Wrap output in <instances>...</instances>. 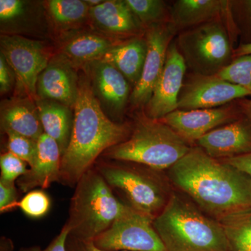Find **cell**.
Segmentation results:
<instances>
[{
  "mask_svg": "<svg viewBox=\"0 0 251 251\" xmlns=\"http://www.w3.org/2000/svg\"><path fill=\"white\" fill-rule=\"evenodd\" d=\"M169 177L216 221L251 210V176L199 147L170 168Z\"/></svg>",
  "mask_w": 251,
  "mask_h": 251,
  "instance_id": "1",
  "label": "cell"
},
{
  "mask_svg": "<svg viewBox=\"0 0 251 251\" xmlns=\"http://www.w3.org/2000/svg\"><path fill=\"white\" fill-rule=\"evenodd\" d=\"M70 142L62 158L60 182L75 186L99 155L125 141L129 129L104 114L87 79L79 81Z\"/></svg>",
  "mask_w": 251,
  "mask_h": 251,
  "instance_id": "2",
  "label": "cell"
},
{
  "mask_svg": "<svg viewBox=\"0 0 251 251\" xmlns=\"http://www.w3.org/2000/svg\"><path fill=\"white\" fill-rule=\"evenodd\" d=\"M153 226L168 251H229L221 223L178 195L168 198Z\"/></svg>",
  "mask_w": 251,
  "mask_h": 251,
  "instance_id": "3",
  "label": "cell"
},
{
  "mask_svg": "<svg viewBox=\"0 0 251 251\" xmlns=\"http://www.w3.org/2000/svg\"><path fill=\"white\" fill-rule=\"evenodd\" d=\"M126 206L115 197L97 168H91L75 185L66 224L69 236L94 241L112 226Z\"/></svg>",
  "mask_w": 251,
  "mask_h": 251,
  "instance_id": "4",
  "label": "cell"
},
{
  "mask_svg": "<svg viewBox=\"0 0 251 251\" xmlns=\"http://www.w3.org/2000/svg\"><path fill=\"white\" fill-rule=\"evenodd\" d=\"M191 150L188 143L161 120L143 118L129 138L108 149L105 156L154 171L170 169Z\"/></svg>",
  "mask_w": 251,
  "mask_h": 251,
  "instance_id": "5",
  "label": "cell"
},
{
  "mask_svg": "<svg viewBox=\"0 0 251 251\" xmlns=\"http://www.w3.org/2000/svg\"><path fill=\"white\" fill-rule=\"evenodd\" d=\"M179 51L197 75H216L232 61L229 36L221 21L195 26L179 37Z\"/></svg>",
  "mask_w": 251,
  "mask_h": 251,
  "instance_id": "6",
  "label": "cell"
},
{
  "mask_svg": "<svg viewBox=\"0 0 251 251\" xmlns=\"http://www.w3.org/2000/svg\"><path fill=\"white\" fill-rule=\"evenodd\" d=\"M112 190L122 193L128 205L153 220L166 206V191L155 175L117 162H103L97 167Z\"/></svg>",
  "mask_w": 251,
  "mask_h": 251,
  "instance_id": "7",
  "label": "cell"
},
{
  "mask_svg": "<svg viewBox=\"0 0 251 251\" xmlns=\"http://www.w3.org/2000/svg\"><path fill=\"white\" fill-rule=\"evenodd\" d=\"M153 221L127 205L112 226L93 242L105 251H168Z\"/></svg>",
  "mask_w": 251,
  "mask_h": 251,
  "instance_id": "8",
  "label": "cell"
},
{
  "mask_svg": "<svg viewBox=\"0 0 251 251\" xmlns=\"http://www.w3.org/2000/svg\"><path fill=\"white\" fill-rule=\"evenodd\" d=\"M1 54L14 73L18 89L34 98L38 78L50 62L44 46L39 41L16 34H4L0 39Z\"/></svg>",
  "mask_w": 251,
  "mask_h": 251,
  "instance_id": "9",
  "label": "cell"
},
{
  "mask_svg": "<svg viewBox=\"0 0 251 251\" xmlns=\"http://www.w3.org/2000/svg\"><path fill=\"white\" fill-rule=\"evenodd\" d=\"M176 31V28L172 23H156L149 28L146 35L148 52L143 73L130 96L133 105H145L151 99L153 89L164 67L168 48Z\"/></svg>",
  "mask_w": 251,
  "mask_h": 251,
  "instance_id": "10",
  "label": "cell"
},
{
  "mask_svg": "<svg viewBox=\"0 0 251 251\" xmlns=\"http://www.w3.org/2000/svg\"><path fill=\"white\" fill-rule=\"evenodd\" d=\"M251 95L250 89L230 83L216 75H196L181 89L178 109H211Z\"/></svg>",
  "mask_w": 251,
  "mask_h": 251,
  "instance_id": "11",
  "label": "cell"
},
{
  "mask_svg": "<svg viewBox=\"0 0 251 251\" xmlns=\"http://www.w3.org/2000/svg\"><path fill=\"white\" fill-rule=\"evenodd\" d=\"M186 64L176 44L170 45L164 67L157 81L152 96L147 104L150 118L161 120L178 109Z\"/></svg>",
  "mask_w": 251,
  "mask_h": 251,
  "instance_id": "12",
  "label": "cell"
},
{
  "mask_svg": "<svg viewBox=\"0 0 251 251\" xmlns=\"http://www.w3.org/2000/svg\"><path fill=\"white\" fill-rule=\"evenodd\" d=\"M240 109L227 108L175 110L161 119V121L183 138L187 143L197 142L206 133L226 122L242 117Z\"/></svg>",
  "mask_w": 251,
  "mask_h": 251,
  "instance_id": "13",
  "label": "cell"
},
{
  "mask_svg": "<svg viewBox=\"0 0 251 251\" xmlns=\"http://www.w3.org/2000/svg\"><path fill=\"white\" fill-rule=\"evenodd\" d=\"M197 143L204 152L216 159H228L251 153V121L243 115L206 133Z\"/></svg>",
  "mask_w": 251,
  "mask_h": 251,
  "instance_id": "14",
  "label": "cell"
},
{
  "mask_svg": "<svg viewBox=\"0 0 251 251\" xmlns=\"http://www.w3.org/2000/svg\"><path fill=\"white\" fill-rule=\"evenodd\" d=\"M79 82L73 66L61 55L50 61L38 78L36 92L40 99L54 100L72 108L78 96Z\"/></svg>",
  "mask_w": 251,
  "mask_h": 251,
  "instance_id": "15",
  "label": "cell"
},
{
  "mask_svg": "<svg viewBox=\"0 0 251 251\" xmlns=\"http://www.w3.org/2000/svg\"><path fill=\"white\" fill-rule=\"evenodd\" d=\"M62 158L57 142L43 133L37 140L35 161L27 173L18 179V188L28 193L35 188H49L52 183L60 182Z\"/></svg>",
  "mask_w": 251,
  "mask_h": 251,
  "instance_id": "16",
  "label": "cell"
},
{
  "mask_svg": "<svg viewBox=\"0 0 251 251\" xmlns=\"http://www.w3.org/2000/svg\"><path fill=\"white\" fill-rule=\"evenodd\" d=\"M1 128L37 141L44 133L36 105L30 98L9 100L1 109Z\"/></svg>",
  "mask_w": 251,
  "mask_h": 251,
  "instance_id": "17",
  "label": "cell"
},
{
  "mask_svg": "<svg viewBox=\"0 0 251 251\" xmlns=\"http://www.w3.org/2000/svg\"><path fill=\"white\" fill-rule=\"evenodd\" d=\"M89 16L99 29L109 34H133L141 29V22L126 1H103L90 7Z\"/></svg>",
  "mask_w": 251,
  "mask_h": 251,
  "instance_id": "18",
  "label": "cell"
},
{
  "mask_svg": "<svg viewBox=\"0 0 251 251\" xmlns=\"http://www.w3.org/2000/svg\"><path fill=\"white\" fill-rule=\"evenodd\" d=\"M92 64L94 87L99 97L112 111L121 112L129 96L128 80L108 63L99 60Z\"/></svg>",
  "mask_w": 251,
  "mask_h": 251,
  "instance_id": "19",
  "label": "cell"
},
{
  "mask_svg": "<svg viewBox=\"0 0 251 251\" xmlns=\"http://www.w3.org/2000/svg\"><path fill=\"white\" fill-rule=\"evenodd\" d=\"M36 105L44 133L57 142L63 156L69 146L74 125L71 108L47 99H39Z\"/></svg>",
  "mask_w": 251,
  "mask_h": 251,
  "instance_id": "20",
  "label": "cell"
},
{
  "mask_svg": "<svg viewBox=\"0 0 251 251\" xmlns=\"http://www.w3.org/2000/svg\"><path fill=\"white\" fill-rule=\"evenodd\" d=\"M147 52L146 40L135 38L122 44H117L100 60L116 68L127 80L136 85L143 73Z\"/></svg>",
  "mask_w": 251,
  "mask_h": 251,
  "instance_id": "21",
  "label": "cell"
},
{
  "mask_svg": "<svg viewBox=\"0 0 251 251\" xmlns=\"http://www.w3.org/2000/svg\"><path fill=\"white\" fill-rule=\"evenodd\" d=\"M117 44L105 36L94 33H81L71 37L62 47V55L72 66L100 60Z\"/></svg>",
  "mask_w": 251,
  "mask_h": 251,
  "instance_id": "22",
  "label": "cell"
},
{
  "mask_svg": "<svg viewBox=\"0 0 251 251\" xmlns=\"http://www.w3.org/2000/svg\"><path fill=\"white\" fill-rule=\"evenodd\" d=\"M226 3L218 0H179L172 8L171 23L177 29L209 22L221 14Z\"/></svg>",
  "mask_w": 251,
  "mask_h": 251,
  "instance_id": "23",
  "label": "cell"
},
{
  "mask_svg": "<svg viewBox=\"0 0 251 251\" xmlns=\"http://www.w3.org/2000/svg\"><path fill=\"white\" fill-rule=\"evenodd\" d=\"M224 227L229 251H251V210L219 221Z\"/></svg>",
  "mask_w": 251,
  "mask_h": 251,
  "instance_id": "24",
  "label": "cell"
},
{
  "mask_svg": "<svg viewBox=\"0 0 251 251\" xmlns=\"http://www.w3.org/2000/svg\"><path fill=\"white\" fill-rule=\"evenodd\" d=\"M48 4L54 22L63 27L82 22L90 9L85 1L80 0H50Z\"/></svg>",
  "mask_w": 251,
  "mask_h": 251,
  "instance_id": "25",
  "label": "cell"
},
{
  "mask_svg": "<svg viewBox=\"0 0 251 251\" xmlns=\"http://www.w3.org/2000/svg\"><path fill=\"white\" fill-rule=\"evenodd\" d=\"M216 75L230 83L251 90V54L236 57Z\"/></svg>",
  "mask_w": 251,
  "mask_h": 251,
  "instance_id": "26",
  "label": "cell"
},
{
  "mask_svg": "<svg viewBox=\"0 0 251 251\" xmlns=\"http://www.w3.org/2000/svg\"><path fill=\"white\" fill-rule=\"evenodd\" d=\"M142 24H156L166 12L164 1L160 0H125Z\"/></svg>",
  "mask_w": 251,
  "mask_h": 251,
  "instance_id": "27",
  "label": "cell"
},
{
  "mask_svg": "<svg viewBox=\"0 0 251 251\" xmlns=\"http://www.w3.org/2000/svg\"><path fill=\"white\" fill-rule=\"evenodd\" d=\"M50 204L47 193L41 190H32L18 202L17 207L29 217L40 218L49 212Z\"/></svg>",
  "mask_w": 251,
  "mask_h": 251,
  "instance_id": "28",
  "label": "cell"
},
{
  "mask_svg": "<svg viewBox=\"0 0 251 251\" xmlns=\"http://www.w3.org/2000/svg\"><path fill=\"white\" fill-rule=\"evenodd\" d=\"M6 135L9 152L26 162L29 166H32L37 153V141L11 132Z\"/></svg>",
  "mask_w": 251,
  "mask_h": 251,
  "instance_id": "29",
  "label": "cell"
},
{
  "mask_svg": "<svg viewBox=\"0 0 251 251\" xmlns=\"http://www.w3.org/2000/svg\"><path fill=\"white\" fill-rule=\"evenodd\" d=\"M27 163L11 152L3 153L0 157V179L15 182L28 171Z\"/></svg>",
  "mask_w": 251,
  "mask_h": 251,
  "instance_id": "30",
  "label": "cell"
},
{
  "mask_svg": "<svg viewBox=\"0 0 251 251\" xmlns=\"http://www.w3.org/2000/svg\"><path fill=\"white\" fill-rule=\"evenodd\" d=\"M29 3L21 0H1L0 20L1 28L15 24L25 16Z\"/></svg>",
  "mask_w": 251,
  "mask_h": 251,
  "instance_id": "31",
  "label": "cell"
},
{
  "mask_svg": "<svg viewBox=\"0 0 251 251\" xmlns=\"http://www.w3.org/2000/svg\"><path fill=\"white\" fill-rule=\"evenodd\" d=\"M14 183L0 179V211L1 214L17 207V191Z\"/></svg>",
  "mask_w": 251,
  "mask_h": 251,
  "instance_id": "32",
  "label": "cell"
},
{
  "mask_svg": "<svg viewBox=\"0 0 251 251\" xmlns=\"http://www.w3.org/2000/svg\"><path fill=\"white\" fill-rule=\"evenodd\" d=\"M69 234V229L67 224L64 225L58 235L54 238L49 245L44 249L40 247L22 248L19 251H66V242Z\"/></svg>",
  "mask_w": 251,
  "mask_h": 251,
  "instance_id": "33",
  "label": "cell"
},
{
  "mask_svg": "<svg viewBox=\"0 0 251 251\" xmlns=\"http://www.w3.org/2000/svg\"><path fill=\"white\" fill-rule=\"evenodd\" d=\"M14 73L9 67L6 59L0 55V91L1 93H6L11 90L14 82Z\"/></svg>",
  "mask_w": 251,
  "mask_h": 251,
  "instance_id": "34",
  "label": "cell"
},
{
  "mask_svg": "<svg viewBox=\"0 0 251 251\" xmlns=\"http://www.w3.org/2000/svg\"><path fill=\"white\" fill-rule=\"evenodd\" d=\"M66 251H105L99 249L93 241L82 240L68 236Z\"/></svg>",
  "mask_w": 251,
  "mask_h": 251,
  "instance_id": "35",
  "label": "cell"
},
{
  "mask_svg": "<svg viewBox=\"0 0 251 251\" xmlns=\"http://www.w3.org/2000/svg\"><path fill=\"white\" fill-rule=\"evenodd\" d=\"M223 161L229 163L231 166L235 167L238 170L246 173L251 177V153L223 160Z\"/></svg>",
  "mask_w": 251,
  "mask_h": 251,
  "instance_id": "36",
  "label": "cell"
},
{
  "mask_svg": "<svg viewBox=\"0 0 251 251\" xmlns=\"http://www.w3.org/2000/svg\"><path fill=\"white\" fill-rule=\"evenodd\" d=\"M239 108L243 115L251 121V99H242L239 102Z\"/></svg>",
  "mask_w": 251,
  "mask_h": 251,
  "instance_id": "37",
  "label": "cell"
},
{
  "mask_svg": "<svg viewBox=\"0 0 251 251\" xmlns=\"http://www.w3.org/2000/svg\"><path fill=\"white\" fill-rule=\"evenodd\" d=\"M251 54V44H244L239 46L234 52V56L235 57H240V56L247 55V54Z\"/></svg>",
  "mask_w": 251,
  "mask_h": 251,
  "instance_id": "38",
  "label": "cell"
},
{
  "mask_svg": "<svg viewBox=\"0 0 251 251\" xmlns=\"http://www.w3.org/2000/svg\"><path fill=\"white\" fill-rule=\"evenodd\" d=\"M14 246L12 241L6 237L1 238L0 251H14Z\"/></svg>",
  "mask_w": 251,
  "mask_h": 251,
  "instance_id": "39",
  "label": "cell"
},
{
  "mask_svg": "<svg viewBox=\"0 0 251 251\" xmlns=\"http://www.w3.org/2000/svg\"><path fill=\"white\" fill-rule=\"evenodd\" d=\"M245 10L246 17H247L248 24L251 28V0L244 1L242 3Z\"/></svg>",
  "mask_w": 251,
  "mask_h": 251,
  "instance_id": "40",
  "label": "cell"
},
{
  "mask_svg": "<svg viewBox=\"0 0 251 251\" xmlns=\"http://www.w3.org/2000/svg\"><path fill=\"white\" fill-rule=\"evenodd\" d=\"M85 1L90 7H94V6H98L99 4H101L103 1H100V0H87Z\"/></svg>",
  "mask_w": 251,
  "mask_h": 251,
  "instance_id": "41",
  "label": "cell"
},
{
  "mask_svg": "<svg viewBox=\"0 0 251 251\" xmlns=\"http://www.w3.org/2000/svg\"></svg>",
  "mask_w": 251,
  "mask_h": 251,
  "instance_id": "42",
  "label": "cell"
}]
</instances>
